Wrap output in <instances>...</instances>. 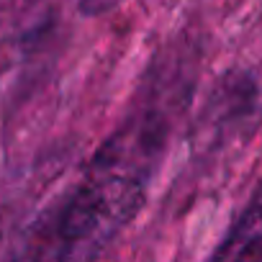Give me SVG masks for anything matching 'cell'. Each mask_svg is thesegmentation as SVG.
<instances>
[{"label": "cell", "instance_id": "obj_1", "mask_svg": "<svg viewBox=\"0 0 262 262\" xmlns=\"http://www.w3.org/2000/svg\"><path fill=\"white\" fill-rule=\"evenodd\" d=\"M185 80V72L167 64L147 80L118 128L90 157L80 180L39 221L26 254L98 257L137 219L183 108Z\"/></svg>", "mask_w": 262, "mask_h": 262}, {"label": "cell", "instance_id": "obj_2", "mask_svg": "<svg viewBox=\"0 0 262 262\" xmlns=\"http://www.w3.org/2000/svg\"><path fill=\"white\" fill-rule=\"evenodd\" d=\"M216 259H262V183L213 249Z\"/></svg>", "mask_w": 262, "mask_h": 262}]
</instances>
